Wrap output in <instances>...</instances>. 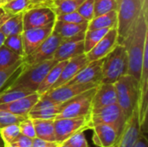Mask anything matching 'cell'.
<instances>
[{
	"label": "cell",
	"instance_id": "obj_12",
	"mask_svg": "<svg viewBox=\"0 0 148 147\" xmlns=\"http://www.w3.org/2000/svg\"><path fill=\"white\" fill-rule=\"evenodd\" d=\"M84 35L85 33H82L72 38L62 40L56 50L53 59L56 62H62L84 54Z\"/></svg>",
	"mask_w": 148,
	"mask_h": 147
},
{
	"label": "cell",
	"instance_id": "obj_30",
	"mask_svg": "<svg viewBox=\"0 0 148 147\" xmlns=\"http://www.w3.org/2000/svg\"><path fill=\"white\" fill-rule=\"evenodd\" d=\"M109 29H87L84 35V52L88 53L107 34Z\"/></svg>",
	"mask_w": 148,
	"mask_h": 147
},
{
	"label": "cell",
	"instance_id": "obj_1",
	"mask_svg": "<svg viewBox=\"0 0 148 147\" xmlns=\"http://www.w3.org/2000/svg\"><path fill=\"white\" fill-rule=\"evenodd\" d=\"M148 6L146 7L134 23L127 36L121 43L127 49L128 58L127 75L138 81L140 79L145 48L148 44Z\"/></svg>",
	"mask_w": 148,
	"mask_h": 147
},
{
	"label": "cell",
	"instance_id": "obj_46",
	"mask_svg": "<svg viewBox=\"0 0 148 147\" xmlns=\"http://www.w3.org/2000/svg\"><path fill=\"white\" fill-rule=\"evenodd\" d=\"M3 147H16L15 146H13L12 144L10 143H3Z\"/></svg>",
	"mask_w": 148,
	"mask_h": 147
},
{
	"label": "cell",
	"instance_id": "obj_22",
	"mask_svg": "<svg viewBox=\"0 0 148 147\" xmlns=\"http://www.w3.org/2000/svg\"><path fill=\"white\" fill-rule=\"evenodd\" d=\"M82 2V0H43L40 4L49 7L56 16H58L75 11Z\"/></svg>",
	"mask_w": 148,
	"mask_h": 147
},
{
	"label": "cell",
	"instance_id": "obj_15",
	"mask_svg": "<svg viewBox=\"0 0 148 147\" xmlns=\"http://www.w3.org/2000/svg\"><path fill=\"white\" fill-rule=\"evenodd\" d=\"M101 65L102 59L88 62L66 84H101L102 81Z\"/></svg>",
	"mask_w": 148,
	"mask_h": 147
},
{
	"label": "cell",
	"instance_id": "obj_27",
	"mask_svg": "<svg viewBox=\"0 0 148 147\" xmlns=\"http://www.w3.org/2000/svg\"><path fill=\"white\" fill-rule=\"evenodd\" d=\"M0 31L5 36V37L11 35L23 33V13L10 16L0 27Z\"/></svg>",
	"mask_w": 148,
	"mask_h": 147
},
{
	"label": "cell",
	"instance_id": "obj_2",
	"mask_svg": "<svg viewBox=\"0 0 148 147\" xmlns=\"http://www.w3.org/2000/svg\"><path fill=\"white\" fill-rule=\"evenodd\" d=\"M118 16V43L121 44L142 10L148 6V0H116Z\"/></svg>",
	"mask_w": 148,
	"mask_h": 147
},
{
	"label": "cell",
	"instance_id": "obj_20",
	"mask_svg": "<svg viewBox=\"0 0 148 147\" xmlns=\"http://www.w3.org/2000/svg\"><path fill=\"white\" fill-rule=\"evenodd\" d=\"M88 63V61L87 59L85 53L68 60L67 63L65 64V66L63 67V68L61 72V75H60L58 80L56 81V82L54 84V86L51 88L50 90L62 86V85L66 84L67 82H69Z\"/></svg>",
	"mask_w": 148,
	"mask_h": 147
},
{
	"label": "cell",
	"instance_id": "obj_21",
	"mask_svg": "<svg viewBox=\"0 0 148 147\" xmlns=\"http://www.w3.org/2000/svg\"><path fill=\"white\" fill-rule=\"evenodd\" d=\"M88 23H73L62 21H55L53 32L58 35L62 40L72 38L82 33H85L88 29Z\"/></svg>",
	"mask_w": 148,
	"mask_h": 147
},
{
	"label": "cell",
	"instance_id": "obj_47",
	"mask_svg": "<svg viewBox=\"0 0 148 147\" xmlns=\"http://www.w3.org/2000/svg\"><path fill=\"white\" fill-rule=\"evenodd\" d=\"M59 147H73V146H69V145H68V144H62V145H60V146Z\"/></svg>",
	"mask_w": 148,
	"mask_h": 147
},
{
	"label": "cell",
	"instance_id": "obj_18",
	"mask_svg": "<svg viewBox=\"0 0 148 147\" xmlns=\"http://www.w3.org/2000/svg\"><path fill=\"white\" fill-rule=\"evenodd\" d=\"M41 95L37 93H33L10 103L0 104V110L11 113L16 115L28 117L29 113L40 99Z\"/></svg>",
	"mask_w": 148,
	"mask_h": 147
},
{
	"label": "cell",
	"instance_id": "obj_6",
	"mask_svg": "<svg viewBox=\"0 0 148 147\" xmlns=\"http://www.w3.org/2000/svg\"><path fill=\"white\" fill-rule=\"evenodd\" d=\"M95 89L96 87L90 88L80 94L79 95L63 102L62 104L61 111L56 119L75 118L90 115L92 112V99Z\"/></svg>",
	"mask_w": 148,
	"mask_h": 147
},
{
	"label": "cell",
	"instance_id": "obj_19",
	"mask_svg": "<svg viewBox=\"0 0 148 147\" xmlns=\"http://www.w3.org/2000/svg\"><path fill=\"white\" fill-rule=\"evenodd\" d=\"M94 131L93 141L100 147H109L117 143L121 133L112 126L107 124H96L92 126Z\"/></svg>",
	"mask_w": 148,
	"mask_h": 147
},
{
	"label": "cell",
	"instance_id": "obj_40",
	"mask_svg": "<svg viewBox=\"0 0 148 147\" xmlns=\"http://www.w3.org/2000/svg\"><path fill=\"white\" fill-rule=\"evenodd\" d=\"M65 144H68L73 147H88V143L85 138L84 132H80L73 135L65 142Z\"/></svg>",
	"mask_w": 148,
	"mask_h": 147
},
{
	"label": "cell",
	"instance_id": "obj_35",
	"mask_svg": "<svg viewBox=\"0 0 148 147\" xmlns=\"http://www.w3.org/2000/svg\"><path fill=\"white\" fill-rule=\"evenodd\" d=\"M20 134L18 124L9 125L0 129V138L3 140V143H13Z\"/></svg>",
	"mask_w": 148,
	"mask_h": 147
},
{
	"label": "cell",
	"instance_id": "obj_42",
	"mask_svg": "<svg viewBox=\"0 0 148 147\" xmlns=\"http://www.w3.org/2000/svg\"><path fill=\"white\" fill-rule=\"evenodd\" d=\"M60 145L56 142H48L42 140L38 138H35L33 139L32 147H59Z\"/></svg>",
	"mask_w": 148,
	"mask_h": 147
},
{
	"label": "cell",
	"instance_id": "obj_50",
	"mask_svg": "<svg viewBox=\"0 0 148 147\" xmlns=\"http://www.w3.org/2000/svg\"><path fill=\"white\" fill-rule=\"evenodd\" d=\"M8 1H10V0H7V2H8Z\"/></svg>",
	"mask_w": 148,
	"mask_h": 147
},
{
	"label": "cell",
	"instance_id": "obj_43",
	"mask_svg": "<svg viewBox=\"0 0 148 147\" xmlns=\"http://www.w3.org/2000/svg\"><path fill=\"white\" fill-rule=\"evenodd\" d=\"M133 147H148V139L146 134L141 133L135 141Z\"/></svg>",
	"mask_w": 148,
	"mask_h": 147
},
{
	"label": "cell",
	"instance_id": "obj_51",
	"mask_svg": "<svg viewBox=\"0 0 148 147\" xmlns=\"http://www.w3.org/2000/svg\"><path fill=\"white\" fill-rule=\"evenodd\" d=\"M82 1H84V0H82Z\"/></svg>",
	"mask_w": 148,
	"mask_h": 147
},
{
	"label": "cell",
	"instance_id": "obj_29",
	"mask_svg": "<svg viewBox=\"0 0 148 147\" xmlns=\"http://www.w3.org/2000/svg\"><path fill=\"white\" fill-rule=\"evenodd\" d=\"M33 6L34 4L30 2V0H10L6 2L1 7L4 12L12 16L23 13Z\"/></svg>",
	"mask_w": 148,
	"mask_h": 147
},
{
	"label": "cell",
	"instance_id": "obj_10",
	"mask_svg": "<svg viewBox=\"0 0 148 147\" xmlns=\"http://www.w3.org/2000/svg\"><path fill=\"white\" fill-rule=\"evenodd\" d=\"M56 14L47 6L37 4L23 13V30L45 26L56 21Z\"/></svg>",
	"mask_w": 148,
	"mask_h": 147
},
{
	"label": "cell",
	"instance_id": "obj_9",
	"mask_svg": "<svg viewBox=\"0 0 148 147\" xmlns=\"http://www.w3.org/2000/svg\"><path fill=\"white\" fill-rule=\"evenodd\" d=\"M62 41V39L52 31L51 35L36 49H35L30 54L23 57V65L25 67L32 66L44 61L53 59L55 52Z\"/></svg>",
	"mask_w": 148,
	"mask_h": 147
},
{
	"label": "cell",
	"instance_id": "obj_25",
	"mask_svg": "<svg viewBox=\"0 0 148 147\" xmlns=\"http://www.w3.org/2000/svg\"><path fill=\"white\" fill-rule=\"evenodd\" d=\"M68 61H62V62H58L45 75L44 79L42 80V83L40 84V86L38 87L36 93L40 95H42L44 94H46L47 92H49L51 88L54 86V84L56 82V81L58 80L61 72L63 68V67L65 66V64L67 63Z\"/></svg>",
	"mask_w": 148,
	"mask_h": 147
},
{
	"label": "cell",
	"instance_id": "obj_48",
	"mask_svg": "<svg viewBox=\"0 0 148 147\" xmlns=\"http://www.w3.org/2000/svg\"><path fill=\"white\" fill-rule=\"evenodd\" d=\"M7 2V0H0V6H2L3 4H4Z\"/></svg>",
	"mask_w": 148,
	"mask_h": 147
},
{
	"label": "cell",
	"instance_id": "obj_39",
	"mask_svg": "<svg viewBox=\"0 0 148 147\" xmlns=\"http://www.w3.org/2000/svg\"><path fill=\"white\" fill-rule=\"evenodd\" d=\"M56 20L57 21H62L67 23H88L87 20H85L76 10L66 14L58 15L56 16Z\"/></svg>",
	"mask_w": 148,
	"mask_h": 147
},
{
	"label": "cell",
	"instance_id": "obj_38",
	"mask_svg": "<svg viewBox=\"0 0 148 147\" xmlns=\"http://www.w3.org/2000/svg\"><path fill=\"white\" fill-rule=\"evenodd\" d=\"M19 129H20V133L29 137L32 139H34L35 138H36V131H35V126H34V123L33 120L30 118H26L25 120H23V121H21L19 124Z\"/></svg>",
	"mask_w": 148,
	"mask_h": 147
},
{
	"label": "cell",
	"instance_id": "obj_28",
	"mask_svg": "<svg viewBox=\"0 0 148 147\" xmlns=\"http://www.w3.org/2000/svg\"><path fill=\"white\" fill-rule=\"evenodd\" d=\"M62 104L41 108H33L29 113L28 117L31 120H55L61 111Z\"/></svg>",
	"mask_w": 148,
	"mask_h": 147
},
{
	"label": "cell",
	"instance_id": "obj_13",
	"mask_svg": "<svg viewBox=\"0 0 148 147\" xmlns=\"http://www.w3.org/2000/svg\"><path fill=\"white\" fill-rule=\"evenodd\" d=\"M97 86L98 85L95 84H64L56 88L49 90L42 96H44L47 99L62 104L79 95L80 94Z\"/></svg>",
	"mask_w": 148,
	"mask_h": 147
},
{
	"label": "cell",
	"instance_id": "obj_32",
	"mask_svg": "<svg viewBox=\"0 0 148 147\" xmlns=\"http://www.w3.org/2000/svg\"><path fill=\"white\" fill-rule=\"evenodd\" d=\"M22 59L21 55L16 54L3 44L0 47V69L6 68Z\"/></svg>",
	"mask_w": 148,
	"mask_h": 147
},
{
	"label": "cell",
	"instance_id": "obj_37",
	"mask_svg": "<svg viewBox=\"0 0 148 147\" xmlns=\"http://www.w3.org/2000/svg\"><path fill=\"white\" fill-rule=\"evenodd\" d=\"M76 11L88 22L92 20L94 16V0H85L83 1L79 7L77 8Z\"/></svg>",
	"mask_w": 148,
	"mask_h": 147
},
{
	"label": "cell",
	"instance_id": "obj_4",
	"mask_svg": "<svg viewBox=\"0 0 148 147\" xmlns=\"http://www.w3.org/2000/svg\"><path fill=\"white\" fill-rule=\"evenodd\" d=\"M57 62L56 60L51 59L32 66H24L21 73L6 88H24L32 93H36L47 73Z\"/></svg>",
	"mask_w": 148,
	"mask_h": 147
},
{
	"label": "cell",
	"instance_id": "obj_3",
	"mask_svg": "<svg viewBox=\"0 0 148 147\" xmlns=\"http://www.w3.org/2000/svg\"><path fill=\"white\" fill-rule=\"evenodd\" d=\"M102 83H114L127 75L128 58L124 45L118 43L114 49L102 58Z\"/></svg>",
	"mask_w": 148,
	"mask_h": 147
},
{
	"label": "cell",
	"instance_id": "obj_45",
	"mask_svg": "<svg viewBox=\"0 0 148 147\" xmlns=\"http://www.w3.org/2000/svg\"><path fill=\"white\" fill-rule=\"evenodd\" d=\"M43 0H30V2L34 4V5H37V4H40Z\"/></svg>",
	"mask_w": 148,
	"mask_h": 147
},
{
	"label": "cell",
	"instance_id": "obj_5",
	"mask_svg": "<svg viewBox=\"0 0 148 147\" xmlns=\"http://www.w3.org/2000/svg\"><path fill=\"white\" fill-rule=\"evenodd\" d=\"M117 104L122 109L127 119L137 107L140 96V81L132 75L121 76L114 83Z\"/></svg>",
	"mask_w": 148,
	"mask_h": 147
},
{
	"label": "cell",
	"instance_id": "obj_41",
	"mask_svg": "<svg viewBox=\"0 0 148 147\" xmlns=\"http://www.w3.org/2000/svg\"><path fill=\"white\" fill-rule=\"evenodd\" d=\"M11 144L16 147H32L33 139L23 134H20Z\"/></svg>",
	"mask_w": 148,
	"mask_h": 147
},
{
	"label": "cell",
	"instance_id": "obj_26",
	"mask_svg": "<svg viewBox=\"0 0 148 147\" xmlns=\"http://www.w3.org/2000/svg\"><path fill=\"white\" fill-rule=\"evenodd\" d=\"M23 67L24 65L22 59L6 68L0 69V91L4 87L7 88L16 78V76L23 70Z\"/></svg>",
	"mask_w": 148,
	"mask_h": 147
},
{
	"label": "cell",
	"instance_id": "obj_31",
	"mask_svg": "<svg viewBox=\"0 0 148 147\" xmlns=\"http://www.w3.org/2000/svg\"><path fill=\"white\" fill-rule=\"evenodd\" d=\"M31 94H33L31 91L24 88H5L0 91V104L12 102Z\"/></svg>",
	"mask_w": 148,
	"mask_h": 147
},
{
	"label": "cell",
	"instance_id": "obj_8",
	"mask_svg": "<svg viewBox=\"0 0 148 147\" xmlns=\"http://www.w3.org/2000/svg\"><path fill=\"white\" fill-rule=\"evenodd\" d=\"M127 120L121 107L117 103H114L91 112L90 129L92 126L96 124H107L114 126L121 133Z\"/></svg>",
	"mask_w": 148,
	"mask_h": 147
},
{
	"label": "cell",
	"instance_id": "obj_24",
	"mask_svg": "<svg viewBox=\"0 0 148 147\" xmlns=\"http://www.w3.org/2000/svg\"><path fill=\"white\" fill-rule=\"evenodd\" d=\"M32 120L34 123L36 138L48 142H56L54 120Z\"/></svg>",
	"mask_w": 148,
	"mask_h": 147
},
{
	"label": "cell",
	"instance_id": "obj_11",
	"mask_svg": "<svg viewBox=\"0 0 148 147\" xmlns=\"http://www.w3.org/2000/svg\"><path fill=\"white\" fill-rule=\"evenodd\" d=\"M54 23L55 22L45 26L24 29L23 31L22 37L24 56L30 54L51 35L54 28Z\"/></svg>",
	"mask_w": 148,
	"mask_h": 147
},
{
	"label": "cell",
	"instance_id": "obj_7",
	"mask_svg": "<svg viewBox=\"0 0 148 147\" xmlns=\"http://www.w3.org/2000/svg\"><path fill=\"white\" fill-rule=\"evenodd\" d=\"M54 126L56 141L59 145H62L73 135L90 129V115L56 119L54 120Z\"/></svg>",
	"mask_w": 148,
	"mask_h": 147
},
{
	"label": "cell",
	"instance_id": "obj_17",
	"mask_svg": "<svg viewBox=\"0 0 148 147\" xmlns=\"http://www.w3.org/2000/svg\"><path fill=\"white\" fill-rule=\"evenodd\" d=\"M117 103L116 90L114 83H101L96 87L92 99V111Z\"/></svg>",
	"mask_w": 148,
	"mask_h": 147
},
{
	"label": "cell",
	"instance_id": "obj_23",
	"mask_svg": "<svg viewBox=\"0 0 148 147\" xmlns=\"http://www.w3.org/2000/svg\"><path fill=\"white\" fill-rule=\"evenodd\" d=\"M118 16L117 11L112 10L108 13L95 16L88 23L87 29H117Z\"/></svg>",
	"mask_w": 148,
	"mask_h": 147
},
{
	"label": "cell",
	"instance_id": "obj_34",
	"mask_svg": "<svg viewBox=\"0 0 148 147\" xmlns=\"http://www.w3.org/2000/svg\"><path fill=\"white\" fill-rule=\"evenodd\" d=\"M116 0H94V16L108 13L112 10H116Z\"/></svg>",
	"mask_w": 148,
	"mask_h": 147
},
{
	"label": "cell",
	"instance_id": "obj_36",
	"mask_svg": "<svg viewBox=\"0 0 148 147\" xmlns=\"http://www.w3.org/2000/svg\"><path fill=\"white\" fill-rule=\"evenodd\" d=\"M28 117H23V116H19L13 114L11 113L0 110V129L12 124H19L21 121L25 120Z\"/></svg>",
	"mask_w": 148,
	"mask_h": 147
},
{
	"label": "cell",
	"instance_id": "obj_33",
	"mask_svg": "<svg viewBox=\"0 0 148 147\" xmlns=\"http://www.w3.org/2000/svg\"><path fill=\"white\" fill-rule=\"evenodd\" d=\"M3 45L6 46L10 50H12L13 52H15L16 54L21 55L22 57L24 56L22 33L6 36L3 42Z\"/></svg>",
	"mask_w": 148,
	"mask_h": 147
},
{
	"label": "cell",
	"instance_id": "obj_49",
	"mask_svg": "<svg viewBox=\"0 0 148 147\" xmlns=\"http://www.w3.org/2000/svg\"><path fill=\"white\" fill-rule=\"evenodd\" d=\"M115 146H116V144H115V145H114V146H109V147H115Z\"/></svg>",
	"mask_w": 148,
	"mask_h": 147
},
{
	"label": "cell",
	"instance_id": "obj_44",
	"mask_svg": "<svg viewBox=\"0 0 148 147\" xmlns=\"http://www.w3.org/2000/svg\"><path fill=\"white\" fill-rule=\"evenodd\" d=\"M4 39H5V36H4V35L0 31V47L3 44Z\"/></svg>",
	"mask_w": 148,
	"mask_h": 147
},
{
	"label": "cell",
	"instance_id": "obj_16",
	"mask_svg": "<svg viewBox=\"0 0 148 147\" xmlns=\"http://www.w3.org/2000/svg\"><path fill=\"white\" fill-rule=\"evenodd\" d=\"M118 44L117 29H109L101 40L86 54L88 62L104 58Z\"/></svg>",
	"mask_w": 148,
	"mask_h": 147
},
{
	"label": "cell",
	"instance_id": "obj_14",
	"mask_svg": "<svg viewBox=\"0 0 148 147\" xmlns=\"http://www.w3.org/2000/svg\"><path fill=\"white\" fill-rule=\"evenodd\" d=\"M141 133L139 113L136 107L127 120L115 147H133Z\"/></svg>",
	"mask_w": 148,
	"mask_h": 147
}]
</instances>
